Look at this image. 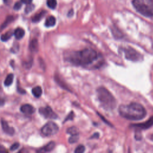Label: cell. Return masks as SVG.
<instances>
[{"label":"cell","mask_w":153,"mask_h":153,"mask_svg":"<svg viewBox=\"0 0 153 153\" xmlns=\"http://www.w3.org/2000/svg\"><path fill=\"white\" fill-rule=\"evenodd\" d=\"M66 59L75 66L89 69L99 68L103 64L102 56L92 49L70 52L66 55Z\"/></svg>","instance_id":"cell-1"},{"label":"cell","mask_w":153,"mask_h":153,"mask_svg":"<svg viewBox=\"0 0 153 153\" xmlns=\"http://www.w3.org/2000/svg\"><path fill=\"white\" fill-rule=\"evenodd\" d=\"M120 116L129 120H140L147 116V111L140 104L132 102L128 105H122L119 108Z\"/></svg>","instance_id":"cell-2"},{"label":"cell","mask_w":153,"mask_h":153,"mask_svg":"<svg viewBox=\"0 0 153 153\" xmlns=\"http://www.w3.org/2000/svg\"><path fill=\"white\" fill-rule=\"evenodd\" d=\"M98 100L103 107L107 111L113 110L116 107L117 101L114 96L107 89L101 87L97 90Z\"/></svg>","instance_id":"cell-3"},{"label":"cell","mask_w":153,"mask_h":153,"mask_svg":"<svg viewBox=\"0 0 153 153\" xmlns=\"http://www.w3.org/2000/svg\"><path fill=\"white\" fill-rule=\"evenodd\" d=\"M133 6L142 15L153 17V0H133Z\"/></svg>","instance_id":"cell-4"},{"label":"cell","mask_w":153,"mask_h":153,"mask_svg":"<svg viewBox=\"0 0 153 153\" xmlns=\"http://www.w3.org/2000/svg\"><path fill=\"white\" fill-rule=\"evenodd\" d=\"M126 58L130 61L139 62L143 59V56L136 50L133 48H125L123 50Z\"/></svg>","instance_id":"cell-5"},{"label":"cell","mask_w":153,"mask_h":153,"mask_svg":"<svg viewBox=\"0 0 153 153\" xmlns=\"http://www.w3.org/2000/svg\"><path fill=\"white\" fill-rule=\"evenodd\" d=\"M59 131V126L55 123L50 122L46 123L41 129V133L46 137H51L56 135Z\"/></svg>","instance_id":"cell-6"},{"label":"cell","mask_w":153,"mask_h":153,"mask_svg":"<svg viewBox=\"0 0 153 153\" xmlns=\"http://www.w3.org/2000/svg\"><path fill=\"white\" fill-rule=\"evenodd\" d=\"M40 113L46 119H55L57 117V114L50 107L41 108L40 109Z\"/></svg>","instance_id":"cell-7"},{"label":"cell","mask_w":153,"mask_h":153,"mask_svg":"<svg viewBox=\"0 0 153 153\" xmlns=\"http://www.w3.org/2000/svg\"><path fill=\"white\" fill-rule=\"evenodd\" d=\"M153 126V116L149 118L147 122L142 123H139V124H135L132 125L133 127H135L137 129H147Z\"/></svg>","instance_id":"cell-8"},{"label":"cell","mask_w":153,"mask_h":153,"mask_svg":"<svg viewBox=\"0 0 153 153\" xmlns=\"http://www.w3.org/2000/svg\"><path fill=\"white\" fill-rule=\"evenodd\" d=\"M1 126L3 129V131L7 133V135L13 136L14 133V128L9 126L7 122L4 120H1Z\"/></svg>","instance_id":"cell-9"},{"label":"cell","mask_w":153,"mask_h":153,"mask_svg":"<svg viewBox=\"0 0 153 153\" xmlns=\"http://www.w3.org/2000/svg\"><path fill=\"white\" fill-rule=\"evenodd\" d=\"M21 111L25 114L31 115L35 112V108L31 105L25 104L21 107Z\"/></svg>","instance_id":"cell-10"},{"label":"cell","mask_w":153,"mask_h":153,"mask_svg":"<svg viewBox=\"0 0 153 153\" xmlns=\"http://www.w3.org/2000/svg\"><path fill=\"white\" fill-rule=\"evenodd\" d=\"M14 35L16 39L21 40L25 35V31L21 28H18L14 31Z\"/></svg>","instance_id":"cell-11"},{"label":"cell","mask_w":153,"mask_h":153,"mask_svg":"<svg viewBox=\"0 0 153 153\" xmlns=\"http://www.w3.org/2000/svg\"><path fill=\"white\" fill-rule=\"evenodd\" d=\"M55 142H50L49 143H48L46 145H45L43 148H41V151H42V152H50L51 151H52L54 148L55 147Z\"/></svg>","instance_id":"cell-12"},{"label":"cell","mask_w":153,"mask_h":153,"mask_svg":"<svg viewBox=\"0 0 153 153\" xmlns=\"http://www.w3.org/2000/svg\"><path fill=\"white\" fill-rule=\"evenodd\" d=\"M56 24V19L54 16H49L46 21L45 25L46 27H52Z\"/></svg>","instance_id":"cell-13"},{"label":"cell","mask_w":153,"mask_h":153,"mask_svg":"<svg viewBox=\"0 0 153 153\" xmlns=\"http://www.w3.org/2000/svg\"><path fill=\"white\" fill-rule=\"evenodd\" d=\"M29 49L32 52H36L38 50V43L36 39H33L29 44Z\"/></svg>","instance_id":"cell-14"},{"label":"cell","mask_w":153,"mask_h":153,"mask_svg":"<svg viewBox=\"0 0 153 153\" xmlns=\"http://www.w3.org/2000/svg\"><path fill=\"white\" fill-rule=\"evenodd\" d=\"M32 92L35 98H40L43 93V90L41 87L36 86L32 89Z\"/></svg>","instance_id":"cell-15"},{"label":"cell","mask_w":153,"mask_h":153,"mask_svg":"<svg viewBox=\"0 0 153 153\" xmlns=\"http://www.w3.org/2000/svg\"><path fill=\"white\" fill-rule=\"evenodd\" d=\"M46 13V11H41L39 13L35 14L34 16V17L32 18V22L36 23V22H38L39 21H40L41 19L44 16Z\"/></svg>","instance_id":"cell-16"},{"label":"cell","mask_w":153,"mask_h":153,"mask_svg":"<svg viewBox=\"0 0 153 153\" xmlns=\"http://www.w3.org/2000/svg\"><path fill=\"white\" fill-rule=\"evenodd\" d=\"M13 34L14 33H13V32L11 31L7 32L6 34H4L1 35V41H8L9 39H10Z\"/></svg>","instance_id":"cell-17"},{"label":"cell","mask_w":153,"mask_h":153,"mask_svg":"<svg viewBox=\"0 0 153 153\" xmlns=\"http://www.w3.org/2000/svg\"><path fill=\"white\" fill-rule=\"evenodd\" d=\"M13 79H14V75L13 74H9L4 81V85L6 86H10L13 83Z\"/></svg>","instance_id":"cell-18"},{"label":"cell","mask_w":153,"mask_h":153,"mask_svg":"<svg viewBox=\"0 0 153 153\" xmlns=\"http://www.w3.org/2000/svg\"><path fill=\"white\" fill-rule=\"evenodd\" d=\"M13 20H14V17L13 16H8L7 17V19H6L5 22L1 25V30H3L5 28H6L11 22H12L13 21Z\"/></svg>","instance_id":"cell-19"},{"label":"cell","mask_w":153,"mask_h":153,"mask_svg":"<svg viewBox=\"0 0 153 153\" xmlns=\"http://www.w3.org/2000/svg\"><path fill=\"white\" fill-rule=\"evenodd\" d=\"M67 133L68 134H70L71 135H79V132L77 129L75 127H71L67 129Z\"/></svg>","instance_id":"cell-20"},{"label":"cell","mask_w":153,"mask_h":153,"mask_svg":"<svg viewBox=\"0 0 153 153\" xmlns=\"http://www.w3.org/2000/svg\"><path fill=\"white\" fill-rule=\"evenodd\" d=\"M47 6L51 9H54L57 6L56 0H47Z\"/></svg>","instance_id":"cell-21"},{"label":"cell","mask_w":153,"mask_h":153,"mask_svg":"<svg viewBox=\"0 0 153 153\" xmlns=\"http://www.w3.org/2000/svg\"><path fill=\"white\" fill-rule=\"evenodd\" d=\"M79 139V135H71V137L69 138V142L70 144H74L77 142Z\"/></svg>","instance_id":"cell-22"},{"label":"cell","mask_w":153,"mask_h":153,"mask_svg":"<svg viewBox=\"0 0 153 153\" xmlns=\"http://www.w3.org/2000/svg\"><path fill=\"white\" fill-rule=\"evenodd\" d=\"M84 151H85V147L82 145L78 146L75 150V153H82Z\"/></svg>","instance_id":"cell-23"},{"label":"cell","mask_w":153,"mask_h":153,"mask_svg":"<svg viewBox=\"0 0 153 153\" xmlns=\"http://www.w3.org/2000/svg\"><path fill=\"white\" fill-rule=\"evenodd\" d=\"M34 9V6L33 5H32V4H28L27 7H26L25 11H26V13H30V12H31V11L33 10Z\"/></svg>","instance_id":"cell-24"},{"label":"cell","mask_w":153,"mask_h":153,"mask_svg":"<svg viewBox=\"0 0 153 153\" xmlns=\"http://www.w3.org/2000/svg\"><path fill=\"white\" fill-rule=\"evenodd\" d=\"M19 147H20V144H19V143L18 142H16V143H14L10 147V150L11 151H14L16 149H17Z\"/></svg>","instance_id":"cell-25"},{"label":"cell","mask_w":153,"mask_h":153,"mask_svg":"<svg viewBox=\"0 0 153 153\" xmlns=\"http://www.w3.org/2000/svg\"><path fill=\"white\" fill-rule=\"evenodd\" d=\"M74 112H71V113L68 114V117L65 119L64 122H66L68 121V120H72L73 119H74Z\"/></svg>","instance_id":"cell-26"},{"label":"cell","mask_w":153,"mask_h":153,"mask_svg":"<svg viewBox=\"0 0 153 153\" xmlns=\"http://www.w3.org/2000/svg\"><path fill=\"white\" fill-rule=\"evenodd\" d=\"M21 7H22V3L20 2H17L14 6V9L16 10H18L19 9H21Z\"/></svg>","instance_id":"cell-27"},{"label":"cell","mask_w":153,"mask_h":153,"mask_svg":"<svg viewBox=\"0 0 153 153\" xmlns=\"http://www.w3.org/2000/svg\"><path fill=\"white\" fill-rule=\"evenodd\" d=\"M21 1L22 3L25 4H31L32 0H21Z\"/></svg>","instance_id":"cell-28"},{"label":"cell","mask_w":153,"mask_h":153,"mask_svg":"<svg viewBox=\"0 0 153 153\" xmlns=\"http://www.w3.org/2000/svg\"><path fill=\"white\" fill-rule=\"evenodd\" d=\"M7 152L6 148L3 145L0 144V152Z\"/></svg>","instance_id":"cell-29"},{"label":"cell","mask_w":153,"mask_h":153,"mask_svg":"<svg viewBox=\"0 0 153 153\" xmlns=\"http://www.w3.org/2000/svg\"><path fill=\"white\" fill-rule=\"evenodd\" d=\"M73 10H71L70 11H69V13H68V16H69V17H71V16H72V15H73Z\"/></svg>","instance_id":"cell-30"},{"label":"cell","mask_w":153,"mask_h":153,"mask_svg":"<svg viewBox=\"0 0 153 153\" xmlns=\"http://www.w3.org/2000/svg\"><path fill=\"white\" fill-rule=\"evenodd\" d=\"M4 103V100H3V99H0V105H3Z\"/></svg>","instance_id":"cell-31"},{"label":"cell","mask_w":153,"mask_h":153,"mask_svg":"<svg viewBox=\"0 0 153 153\" xmlns=\"http://www.w3.org/2000/svg\"><path fill=\"white\" fill-rule=\"evenodd\" d=\"M151 140L152 141H153V134H152V135L151 137Z\"/></svg>","instance_id":"cell-32"},{"label":"cell","mask_w":153,"mask_h":153,"mask_svg":"<svg viewBox=\"0 0 153 153\" xmlns=\"http://www.w3.org/2000/svg\"><path fill=\"white\" fill-rule=\"evenodd\" d=\"M4 1H5V2H6V1H7V0H4Z\"/></svg>","instance_id":"cell-33"}]
</instances>
